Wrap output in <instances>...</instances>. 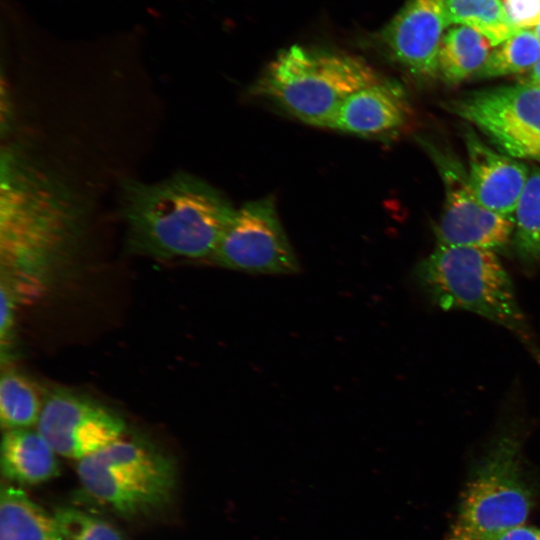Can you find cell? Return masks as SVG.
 Masks as SVG:
<instances>
[{
    "mask_svg": "<svg viewBox=\"0 0 540 540\" xmlns=\"http://www.w3.org/2000/svg\"><path fill=\"white\" fill-rule=\"evenodd\" d=\"M235 210L220 191L188 173L154 183L127 180L120 189L128 246L151 257L210 259Z\"/></svg>",
    "mask_w": 540,
    "mask_h": 540,
    "instance_id": "1",
    "label": "cell"
},
{
    "mask_svg": "<svg viewBox=\"0 0 540 540\" xmlns=\"http://www.w3.org/2000/svg\"><path fill=\"white\" fill-rule=\"evenodd\" d=\"M415 278L435 305L468 311L504 327L540 364V346L494 251L437 244L418 264Z\"/></svg>",
    "mask_w": 540,
    "mask_h": 540,
    "instance_id": "2",
    "label": "cell"
},
{
    "mask_svg": "<svg viewBox=\"0 0 540 540\" xmlns=\"http://www.w3.org/2000/svg\"><path fill=\"white\" fill-rule=\"evenodd\" d=\"M381 78L360 57L294 45L267 65L251 93L301 122L330 128L350 95Z\"/></svg>",
    "mask_w": 540,
    "mask_h": 540,
    "instance_id": "3",
    "label": "cell"
},
{
    "mask_svg": "<svg viewBox=\"0 0 540 540\" xmlns=\"http://www.w3.org/2000/svg\"><path fill=\"white\" fill-rule=\"evenodd\" d=\"M77 474L87 494L127 518L166 507L176 488L173 461L138 439L120 438L79 460Z\"/></svg>",
    "mask_w": 540,
    "mask_h": 540,
    "instance_id": "4",
    "label": "cell"
},
{
    "mask_svg": "<svg viewBox=\"0 0 540 540\" xmlns=\"http://www.w3.org/2000/svg\"><path fill=\"white\" fill-rule=\"evenodd\" d=\"M522 426L510 421L493 440L462 494L458 525L479 536L523 525L533 492L522 465Z\"/></svg>",
    "mask_w": 540,
    "mask_h": 540,
    "instance_id": "5",
    "label": "cell"
},
{
    "mask_svg": "<svg viewBox=\"0 0 540 540\" xmlns=\"http://www.w3.org/2000/svg\"><path fill=\"white\" fill-rule=\"evenodd\" d=\"M446 108L473 124L498 150L540 164V87L518 83L469 93Z\"/></svg>",
    "mask_w": 540,
    "mask_h": 540,
    "instance_id": "6",
    "label": "cell"
},
{
    "mask_svg": "<svg viewBox=\"0 0 540 540\" xmlns=\"http://www.w3.org/2000/svg\"><path fill=\"white\" fill-rule=\"evenodd\" d=\"M209 260L256 274L287 275L300 269L271 196L246 202L235 210Z\"/></svg>",
    "mask_w": 540,
    "mask_h": 540,
    "instance_id": "7",
    "label": "cell"
},
{
    "mask_svg": "<svg viewBox=\"0 0 540 540\" xmlns=\"http://www.w3.org/2000/svg\"><path fill=\"white\" fill-rule=\"evenodd\" d=\"M444 185V205L436 227L437 244L494 251L508 244L513 219L484 207L477 199L462 163L450 152L422 140Z\"/></svg>",
    "mask_w": 540,
    "mask_h": 540,
    "instance_id": "8",
    "label": "cell"
},
{
    "mask_svg": "<svg viewBox=\"0 0 540 540\" xmlns=\"http://www.w3.org/2000/svg\"><path fill=\"white\" fill-rule=\"evenodd\" d=\"M125 429L116 412L65 388L45 394L37 423L58 455L78 461L122 438Z\"/></svg>",
    "mask_w": 540,
    "mask_h": 540,
    "instance_id": "9",
    "label": "cell"
},
{
    "mask_svg": "<svg viewBox=\"0 0 540 540\" xmlns=\"http://www.w3.org/2000/svg\"><path fill=\"white\" fill-rule=\"evenodd\" d=\"M447 26L444 0H407L378 42L385 56L410 76L433 78Z\"/></svg>",
    "mask_w": 540,
    "mask_h": 540,
    "instance_id": "10",
    "label": "cell"
},
{
    "mask_svg": "<svg viewBox=\"0 0 540 540\" xmlns=\"http://www.w3.org/2000/svg\"><path fill=\"white\" fill-rule=\"evenodd\" d=\"M468 155V178L480 203L513 219L518 200L529 176L525 164L489 147L471 129L464 132Z\"/></svg>",
    "mask_w": 540,
    "mask_h": 540,
    "instance_id": "11",
    "label": "cell"
},
{
    "mask_svg": "<svg viewBox=\"0 0 540 540\" xmlns=\"http://www.w3.org/2000/svg\"><path fill=\"white\" fill-rule=\"evenodd\" d=\"M409 116V102L402 86L382 77L350 95L330 128L365 138L387 139L406 125Z\"/></svg>",
    "mask_w": 540,
    "mask_h": 540,
    "instance_id": "12",
    "label": "cell"
},
{
    "mask_svg": "<svg viewBox=\"0 0 540 540\" xmlns=\"http://www.w3.org/2000/svg\"><path fill=\"white\" fill-rule=\"evenodd\" d=\"M57 455L37 429L5 430L1 441V472L12 482L40 484L59 474Z\"/></svg>",
    "mask_w": 540,
    "mask_h": 540,
    "instance_id": "13",
    "label": "cell"
},
{
    "mask_svg": "<svg viewBox=\"0 0 540 540\" xmlns=\"http://www.w3.org/2000/svg\"><path fill=\"white\" fill-rule=\"evenodd\" d=\"M0 540H65L54 515L33 501L25 491L2 485Z\"/></svg>",
    "mask_w": 540,
    "mask_h": 540,
    "instance_id": "14",
    "label": "cell"
},
{
    "mask_svg": "<svg viewBox=\"0 0 540 540\" xmlns=\"http://www.w3.org/2000/svg\"><path fill=\"white\" fill-rule=\"evenodd\" d=\"M491 43L477 30L465 25L448 29L438 56V75L448 84H458L482 68Z\"/></svg>",
    "mask_w": 540,
    "mask_h": 540,
    "instance_id": "15",
    "label": "cell"
},
{
    "mask_svg": "<svg viewBox=\"0 0 540 540\" xmlns=\"http://www.w3.org/2000/svg\"><path fill=\"white\" fill-rule=\"evenodd\" d=\"M447 24L465 25L484 35L496 46L518 30L501 0H444Z\"/></svg>",
    "mask_w": 540,
    "mask_h": 540,
    "instance_id": "16",
    "label": "cell"
},
{
    "mask_svg": "<svg viewBox=\"0 0 540 540\" xmlns=\"http://www.w3.org/2000/svg\"><path fill=\"white\" fill-rule=\"evenodd\" d=\"M43 398L24 374L7 369L0 380V421L4 430L37 425Z\"/></svg>",
    "mask_w": 540,
    "mask_h": 540,
    "instance_id": "17",
    "label": "cell"
},
{
    "mask_svg": "<svg viewBox=\"0 0 540 540\" xmlns=\"http://www.w3.org/2000/svg\"><path fill=\"white\" fill-rule=\"evenodd\" d=\"M512 240L526 264H540V168L529 172L513 215Z\"/></svg>",
    "mask_w": 540,
    "mask_h": 540,
    "instance_id": "18",
    "label": "cell"
},
{
    "mask_svg": "<svg viewBox=\"0 0 540 540\" xmlns=\"http://www.w3.org/2000/svg\"><path fill=\"white\" fill-rule=\"evenodd\" d=\"M540 60V40L535 30L520 29L514 35L495 46L478 78H491L530 71Z\"/></svg>",
    "mask_w": 540,
    "mask_h": 540,
    "instance_id": "19",
    "label": "cell"
},
{
    "mask_svg": "<svg viewBox=\"0 0 540 540\" xmlns=\"http://www.w3.org/2000/svg\"><path fill=\"white\" fill-rule=\"evenodd\" d=\"M53 515L65 540H127L111 523L79 508L58 507Z\"/></svg>",
    "mask_w": 540,
    "mask_h": 540,
    "instance_id": "20",
    "label": "cell"
},
{
    "mask_svg": "<svg viewBox=\"0 0 540 540\" xmlns=\"http://www.w3.org/2000/svg\"><path fill=\"white\" fill-rule=\"evenodd\" d=\"M504 9L517 29L540 23V0H503Z\"/></svg>",
    "mask_w": 540,
    "mask_h": 540,
    "instance_id": "21",
    "label": "cell"
},
{
    "mask_svg": "<svg viewBox=\"0 0 540 540\" xmlns=\"http://www.w3.org/2000/svg\"><path fill=\"white\" fill-rule=\"evenodd\" d=\"M473 536L477 540H540V530L520 525L492 534Z\"/></svg>",
    "mask_w": 540,
    "mask_h": 540,
    "instance_id": "22",
    "label": "cell"
},
{
    "mask_svg": "<svg viewBox=\"0 0 540 540\" xmlns=\"http://www.w3.org/2000/svg\"><path fill=\"white\" fill-rule=\"evenodd\" d=\"M448 540H477L470 532H468L466 529L461 527L460 525H456L449 536Z\"/></svg>",
    "mask_w": 540,
    "mask_h": 540,
    "instance_id": "23",
    "label": "cell"
},
{
    "mask_svg": "<svg viewBox=\"0 0 540 540\" xmlns=\"http://www.w3.org/2000/svg\"><path fill=\"white\" fill-rule=\"evenodd\" d=\"M523 83L540 87V60L529 71L528 77L524 78Z\"/></svg>",
    "mask_w": 540,
    "mask_h": 540,
    "instance_id": "24",
    "label": "cell"
},
{
    "mask_svg": "<svg viewBox=\"0 0 540 540\" xmlns=\"http://www.w3.org/2000/svg\"><path fill=\"white\" fill-rule=\"evenodd\" d=\"M535 33L537 34L539 40H540V23L535 26Z\"/></svg>",
    "mask_w": 540,
    "mask_h": 540,
    "instance_id": "25",
    "label": "cell"
}]
</instances>
